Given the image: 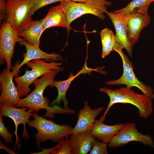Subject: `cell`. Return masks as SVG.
Listing matches in <instances>:
<instances>
[{"mask_svg":"<svg viewBox=\"0 0 154 154\" xmlns=\"http://www.w3.org/2000/svg\"><path fill=\"white\" fill-rule=\"evenodd\" d=\"M63 69L52 70L34 81L32 84L35 89L25 98H20L16 107H27L35 112L45 109L46 113L42 117L50 119L54 117L56 114H70L72 111L70 108H62L57 105L50 106L48 98L44 97L43 95L46 88L53 82L56 75Z\"/></svg>","mask_w":154,"mask_h":154,"instance_id":"6da1fadb","label":"cell"},{"mask_svg":"<svg viewBox=\"0 0 154 154\" xmlns=\"http://www.w3.org/2000/svg\"><path fill=\"white\" fill-rule=\"evenodd\" d=\"M99 90L106 94L110 101L102 116L99 120L104 121L108 111L114 104L116 103H129L135 106L139 110V116L147 119L153 111V99L143 94H139L127 86L112 90L105 87H101Z\"/></svg>","mask_w":154,"mask_h":154,"instance_id":"7a4b0ae2","label":"cell"},{"mask_svg":"<svg viewBox=\"0 0 154 154\" xmlns=\"http://www.w3.org/2000/svg\"><path fill=\"white\" fill-rule=\"evenodd\" d=\"M31 116L34 119L29 120L27 123L29 126L37 130L35 137L37 144L39 148L42 142L49 140L57 142L61 139L72 134L73 128L69 125L56 124L51 120L39 115L36 112L33 114Z\"/></svg>","mask_w":154,"mask_h":154,"instance_id":"3957f363","label":"cell"},{"mask_svg":"<svg viewBox=\"0 0 154 154\" xmlns=\"http://www.w3.org/2000/svg\"><path fill=\"white\" fill-rule=\"evenodd\" d=\"M112 5L111 1L106 0H87L84 3L63 0L60 4L69 25L77 18L87 14H92L103 20L106 17L104 13Z\"/></svg>","mask_w":154,"mask_h":154,"instance_id":"277c9868","label":"cell"},{"mask_svg":"<svg viewBox=\"0 0 154 154\" xmlns=\"http://www.w3.org/2000/svg\"><path fill=\"white\" fill-rule=\"evenodd\" d=\"M26 64L31 70H26L23 75L14 78L20 98L28 95L31 90L29 86L34 81L52 70L60 69L62 63L54 61L47 62L44 60L35 59Z\"/></svg>","mask_w":154,"mask_h":154,"instance_id":"5b68a950","label":"cell"},{"mask_svg":"<svg viewBox=\"0 0 154 154\" xmlns=\"http://www.w3.org/2000/svg\"><path fill=\"white\" fill-rule=\"evenodd\" d=\"M31 0H6L5 21L18 33L35 22L29 14Z\"/></svg>","mask_w":154,"mask_h":154,"instance_id":"8992f818","label":"cell"},{"mask_svg":"<svg viewBox=\"0 0 154 154\" xmlns=\"http://www.w3.org/2000/svg\"><path fill=\"white\" fill-rule=\"evenodd\" d=\"M122 49L120 45L116 43L113 50L117 52L121 58L123 67V74L119 79L106 82L105 84L109 85H125L130 88L135 87L141 90L143 94L153 99L154 98L153 89L151 87L147 85L137 79L134 72L132 63L123 53Z\"/></svg>","mask_w":154,"mask_h":154,"instance_id":"52a82bcc","label":"cell"},{"mask_svg":"<svg viewBox=\"0 0 154 154\" xmlns=\"http://www.w3.org/2000/svg\"><path fill=\"white\" fill-rule=\"evenodd\" d=\"M19 37L14 28L4 21L0 29V64L6 62L7 67L11 69V59L13 56L15 46L17 42L24 40Z\"/></svg>","mask_w":154,"mask_h":154,"instance_id":"ba28073f","label":"cell"},{"mask_svg":"<svg viewBox=\"0 0 154 154\" xmlns=\"http://www.w3.org/2000/svg\"><path fill=\"white\" fill-rule=\"evenodd\" d=\"M143 143L151 148H154L152 137L148 134H143L136 128L134 122H127L123 128L108 143L110 148H115L122 147L131 141Z\"/></svg>","mask_w":154,"mask_h":154,"instance_id":"9c48e42d","label":"cell"},{"mask_svg":"<svg viewBox=\"0 0 154 154\" xmlns=\"http://www.w3.org/2000/svg\"><path fill=\"white\" fill-rule=\"evenodd\" d=\"M19 64L10 69L7 67L0 74V82L1 92L0 96V104L15 106L20 98L18 88L14 85L13 78L18 73L17 70Z\"/></svg>","mask_w":154,"mask_h":154,"instance_id":"30bf717a","label":"cell"},{"mask_svg":"<svg viewBox=\"0 0 154 154\" xmlns=\"http://www.w3.org/2000/svg\"><path fill=\"white\" fill-rule=\"evenodd\" d=\"M122 16L124 18L128 39L133 47L138 42L141 31L149 24L151 17L148 12L141 11L126 16Z\"/></svg>","mask_w":154,"mask_h":154,"instance_id":"8fae6325","label":"cell"},{"mask_svg":"<svg viewBox=\"0 0 154 154\" xmlns=\"http://www.w3.org/2000/svg\"><path fill=\"white\" fill-rule=\"evenodd\" d=\"M29 109L27 107L21 108L7 105L0 104L1 113L3 116L10 117L14 121L16 127V130L14 133L18 138L17 132V127L19 124H22L23 125V130L22 135L24 139L27 140L29 137L26 129V124L29 122L30 117L33 114V111L31 109L26 111Z\"/></svg>","mask_w":154,"mask_h":154,"instance_id":"7c38bea8","label":"cell"},{"mask_svg":"<svg viewBox=\"0 0 154 154\" xmlns=\"http://www.w3.org/2000/svg\"><path fill=\"white\" fill-rule=\"evenodd\" d=\"M88 101L84 103L82 109L78 114V119L75 126L73 128L72 134L84 133L90 130L93 127L96 117L104 110L103 107L92 109L88 105Z\"/></svg>","mask_w":154,"mask_h":154,"instance_id":"4fadbf2b","label":"cell"},{"mask_svg":"<svg viewBox=\"0 0 154 154\" xmlns=\"http://www.w3.org/2000/svg\"><path fill=\"white\" fill-rule=\"evenodd\" d=\"M105 13L112 22L116 31V42L123 49H125L131 57L133 56V46L129 40L123 16L114 12Z\"/></svg>","mask_w":154,"mask_h":154,"instance_id":"5bb4252c","label":"cell"},{"mask_svg":"<svg viewBox=\"0 0 154 154\" xmlns=\"http://www.w3.org/2000/svg\"><path fill=\"white\" fill-rule=\"evenodd\" d=\"M19 43L20 45L25 46L26 52L24 54L23 60L18 65L17 68L18 72L23 65L33 60L43 59L46 62L63 60V58L60 55L54 53H47L42 51L40 48L39 46L31 44L25 40L19 42Z\"/></svg>","mask_w":154,"mask_h":154,"instance_id":"9a60e30c","label":"cell"},{"mask_svg":"<svg viewBox=\"0 0 154 154\" xmlns=\"http://www.w3.org/2000/svg\"><path fill=\"white\" fill-rule=\"evenodd\" d=\"M125 125L121 123L108 125L99 119L96 120L90 133L95 138L108 144Z\"/></svg>","mask_w":154,"mask_h":154,"instance_id":"2e32d148","label":"cell"},{"mask_svg":"<svg viewBox=\"0 0 154 154\" xmlns=\"http://www.w3.org/2000/svg\"><path fill=\"white\" fill-rule=\"evenodd\" d=\"M40 21L44 31L49 28L57 26L65 28L68 30L72 29L60 5L51 8L46 16Z\"/></svg>","mask_w":154,"mask_h":154,"instance_id":"e0dca14e","label":"cell"},{"mask_svg":"<svg viewBox=\"0 0 154 154\" xmlns=\"http://www.w3.org/2000/svg\"><path fill=\"white\" fill-rule=\"evenodd\" d=\"M90 130L71 135L70 140L72 154H87L91 151L95 139L91 135Z\"/></svg>","mask_w":154,"mask_h":154,"instance_id":"ac0fdd59","label":"cell"},{"mask_svg":"<svg viewBox=\"0 0 154 154\" xmlns=\"http://www.w3.org/2000/svg\"><path fill=\"white\" fill-rule=\"evenodd\" d=\"M82 73V70L75 75H73L72 72H71L68 78L65 80L54 81L50 86V87L54 86L56 88L58 92V95L56 98L51 102V106H58L60 102H62L64 103L63 108L66 109L69 108L68 106V101L66 97V91L71 82Z\"/></svg>","mask_w":154,"mask_h":154,"instance_id":"d6986e66","label":"cell"},{"mask_svg":"<svg viewBox=\"0 0 154 154\" xmlns=\"http://www.w3.org/2000/svg\"><path fill=\"white\" fill-rule=\"evenodd\" d=\"M44 28L40 20L35 23L19 32L18 35L31 44L39 46L40 38L44 32Z\"/></svg>","mask_w":154,"mask_h":154,"instance_id":"ffe728a7","label":"cell"},{"mask_svg":"<svg viewBox=\"0 0 154 154\" xmlns=\"http://www.w3.org/2000/svg\"><path fill=\"white\" fill-rule=\"evenodd\" d=\"M154 0H132L125 7L113 11L123 16H126L139 11L148 12L149 5Z\"/></svg>","mask_w":154,"mask_h":154,"instance_id":"44dd1931","label":"cell"},{"mask_svg":"<svg viewBox=\"0 0 154 154\" xmlns=\"http://www.w3.org/2000/svg\"><path fill=\"white\" fill-rule=\"evenodd\" d=\"M102 45V58L109 55L113 50L116 43L115 35L112 31L106 28L100 32Z\"/></svg>","mask_w":154,"mask_h":154,"instance_id":"7402d4cb","label":"cell"},{"mask_svg":"<svg viewBox=\"0 0 154 154\" xmlns=\"http://www.w3.org/2000/svg\"><path fill=\"white\" fill-rule=\"evenodd\" d=\"M69 136H67L65 139H61L56 145V147L52 153V154H72L70 146Z\"/></svg>","mask_w":154,"mask_h":154,"instance_id":"603a6c76","label":"cell"},{"mask_svg":"<svg viewBox=\"0 0 154 154\" xmlns=\"http://www.w3.org/2000/svg\"><path fill=\"white\" fill-rule=\"evenodd\" d=\"M63 0H31L29 14L31 17L40 8L54 3L61 2Z\"/></svg>","mask_w":154,"mask_h":154,"instance_id":"cb8c5ba5","label":"cell"},{"mask_svg":"<svg viewBox=\"0 0 154 154\" xmlns=\"http://www.w3.org/2000/svg\"><path fill=\"white\" fill-rule=\"evenodd\" d=\"M107 144L95 139L92 144L90 154H107Z\"/></svg>","mask_w":154,"mask_h":154,"instance_id":"d4e9b609","label":"cell"},{"mask_svg":"<svg viewBox=\"0 0 154 154\" xmlns=\"http://www.w3.org/2000/svg\"><path fill=\"white\" fill-rule=\"evenodd\" d=\"M3 116L0 113V135L5 140L7 144L9 143H13L12 135L4 124Z\"/></svg>","mask_w":154,"mask_h":154,"instance_id":"484cf974","label":"cell"},{"mask_svg":"<svg viewBox=\"0 0 154 154\" xmlns=\"http://www.w3.org/2000/svg\"><path fill=\"white\" fill-rule=\"evenodd\" d=\"M0 22L5 19L6 17V1L0 0Z\"/></svg>","mask_w":154,"mask_h":154,"instance_id":"4316f807","label":"cell"},{"mask_svg":"<svg viewBox=\"0 0 154 154\" xmlns=\"http://www.w3.org/2000/svg\"><path fill=\"white\" fill-rule=\"evenodd\" d=\"M56 147V145L54 147L49 149H40L42 150L38 153H33L31 154H50L52 153V152L55 150Z\"/></svg>","mask_w":154,"mask_h":154,"instance_id":"83f0119b","label":"cell"},{"mask_svg":"<svg viewBox=\"0 0 154 154\" xmlns=\"http://www.w3.org/2000/svg\"><path fill=\"white\" fill-rule=\"evenodd\" d=\"M0 146L1 149L5 150L9 153L15 154L12 149L4 145L1 141L0 142Z\"/></svg>","mask_w":154,"mask_h":154,"instance_id":"f1b7e54d","label":"cell"},{"mask_svg":"<svg viewBox=\"0 0 154 154\" xmlns=\"http://www.w3.org/2000/svg\"><path fill=\"white\" fill-rule=\"evenodd\" d=\"M63 0L71 1L76 2L84 3L86 2L87 0H63Z\"/></svg>","mask_w":154,"mask_h":154,"instance_id":"f546056e","label":"cell"},{"mask_svg":"<svg viewBox=\"0 0 154 154\" xmlns=\"http://www.w3.org/2000/svg\"></svg>","mask_w":154,"mask_h":154,"instance_id":"4dcf8cb0","label":"cell"}]
</instances>
